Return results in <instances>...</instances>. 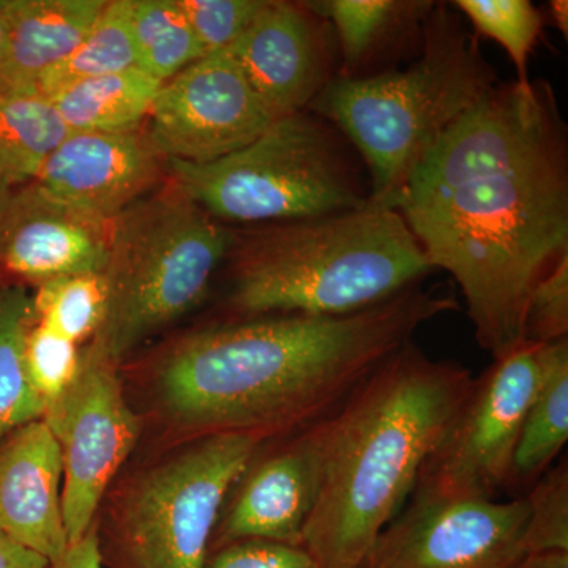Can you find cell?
Segmentation results:
<instances>
[{
	"instance_id": "9c48e42d",
	"label": "cell",
	"mask_w": 568,
	"mask_h": 568,
	"mask_svg": "<svg viewBox=\"0 0 568 568\" xmlns=\"http://www.w3.org/2000/svg\"><path fill=\"white\" fill-rule=\"evenodd\" d=\"M544 376V345L523 343L474 377L410 499H495L508 491L515 450Z\"/></svg>"
},
{
	"instance_id": "7a4b0ae2",
	"label": "cell",
	"mask_w": 568,
	"mask_h": 568,
	"mask_svg": "<svg viewBox=\"0 0 568 568\" xmlns=\"http://www.w3.org/2000/svg\"><path fill=\"white\" fill-rule=\"evenodd\" d=\"M458 308L420 283L349 315L220 321L153 361L149 413L175 443L293 435L332 416L418 328Z\"/></svg>"
},
{
	"instance_id": "d6986e66",
	"label": "cell",
	"mask_w": 568,
	"mask_h": 568,
	"mask_svg": "<svg viewBox=\"0 0 568 568\" xmlns=\"http://www.w3.org/2000/svg\"><path fill=\"white\" fill-rule=\"evenodd\" d=\"M331 24L338 48L339 78L388 71L406 48H420L432 0H323L306 2Z\"/></svg>"
},
{
	"instance_id": "e0dca14e",
	"label": "cell",
	"mask_w": 568,
	"mask_h": 568,
	"mask_svg": "<svg viewBox=\"0 0 568 568\" xmlns=\"http://www.w3.org/2000/svg\"><path fill=\"white\" fill-rule=\"evenodd\" d=\"M61 450L43 420L0 443V532L54 562L69 547Z\"/></svg>"
},
{
	"instance_id": "4316f807",
	"label": "cell",
	"mask_w": 568,
	"mask_h": 568,
	"mask_svg": "<svg viewBox=\"0 0 568 568\" xmlns=\"http://www.w3.org/2000/svg\"><path fill=\"white\" fill-rule=\"evenodd\" d=\"M477 36L497 41L517 70V81L529 82L528 62L541 29L544 14L529 0H457Z\"/></svg>"
},
{
	"instance_id": "9a60e30c",
	"label": "cell",
	"mask_w": 568,
	"mask_h": 568,
	"mask_svg": "<svg viewBox=\"0 0 568 568\" xmlns=\"http://www.w3.org/2000/svg\"><path fill=\"white\" fill-rule=\"evenodd\" d=\"M112 222L62 203L36 182L0 201V268L22 282L103 274Z\"/></svg>"
},
{
	"instance_id": "ac0fdd59",
	"label": "cell",
	"mask_w": 568,
	"mask_h": 568,
	"mask_svg": "<svg viewBox=\"0 0 568 568\" xmlns=\"http://www.w3.org/2000/svg\"><path fill=\"white\" fill-rule=\"evenodd\" d=\"M104 6V0H2L0 88L37 89L81 43Z\"/></svg>"
},
{
	"instance_id": "52a82bcc",
	"label": "cell",
	"mask_w": 568,
	"mask_h": 568,
	"mask_svg": "<svg viewBox=\"0 0 568 568\" xmlns=\"http://www.w3.org/2000/svg\"><path fill=\"white\" fill-rule=\"evenodd\" d=\"M175 186L219 222L271 224L369 204L365 164L316 112L276 119L252 144L216 162H164Z\"/></svg>"
},
{
	"instance_id": "74e56055",
	"label": "cell",
	"mask_w": 568,
	"mask_h": 568,
	"mask_svg": "<svg viewBox=\"0 0 568 568\" xmlns=\"http://www.w3.org/2000/svg\"><path fill=\"white\" fill-rule=\"evenodd\" d=\"M9 190L10 189H7V186L0 185V201H2L3 197H6V194L9 193Z\"/></svg>"
},
{
	"instance_id": "8992f818",
	"label": "cell",
	"mask_w": 568,
	"mask_h": 568,
	"mask_svg": "<svg viewBox=\"0 0 568 568\" xmlns=\"http://www.w3.org/2000/svg\"><path fill=\"white\" fill-rule=\"evenodd\" d=\"M234 233L179 186L149 194L112 222L106 316L95 346L114 365L204 301Z\"/></svg>"
},
{
	"instance_id": "836d02e7",
	"label": "cell",
	"mask_w": 568,
	"mask_h": 568,
	"mask_svg": "<svg viewBox=\"0 0 568 568\" xmlns=\"http://www.w3.org/2000/svg\"><path fill=\"white\" fill-rule=\"evenodd\" d=\"M51 562L39 552L22 547L0 532V568H50Z\"/></svg>"
},
{
	"instance_id": "d590c367",
	"label": "cell",
	"mask_w": 568,
	"mask_h": 568,
	"mask_svg": "<svg viewBox=\"0 0 568 568\" xmlns=\"http://www.w3.org/2000/svg\"><path fill=\"white\" fill-rule=\"evenodd\" d=\"M549 18L564 37H568V2L567 0H551L549 2Z\"/></svg>"
},
{
	"instance_id": "4dcf8cb0",
	"label": "cell",
	"mask_w": 568,
	"mask_h": 568,
	"mask_svg": "<svg viewBox=\"0 0 568 568\" xmlns=\"http://www.w3.org/2000/svg\"><path fill=\"white\" fill-rule=\"evenodd\" d=\"M526 343L549 345L568 338V256L536 284L523 325Z\"/></svg>"
},
{
	"instance_id": "484cf974",
	"label": "cell",
	"mask_w": 568,
	"mask_h": 568,
	"mask_svg": "<svg viewBox=\"0 0 568 568\" xmlns=\"http://www.w3.org/2000/svg\"><path fill=\"white\" fill-rule=\"evenodd\" d=\"M106 308L103 274L61 276L40 284L32 297L33 321L80 346L99 334Z\"/></svg>"
},
{
	"instance_id": "5b68a950",
	"label": "cell",
	"mask_w": 568,
	"mask_h": 568,
	"mask_svg": "<svg viewBox=\"0 0 568 568\" xmlns=\"http://www.w3.org/2000/svg\"><path fill=\"white\" fill-rule=\"evenodd\" d=\"M496 84L477 33L466 31L452 7L435 3L418 58L407 69L336 77L308 110L345 134L361 156L369 203L394 209L429 149Z\"/></svg>"
},
{
	"instance_id": "7402d4cb",
	"label": "cell",
	"mask_w": 568,
	"mask_h": 568,
	"mask_svg": "<svg viewBox=\"0 0 568 568\" xmlns=\"http://www.w3.org/2000/svg\"><path fill=\"white\" fill-rule=\"evenodd\" d=\"M70 133L50 97L37 89L0 88V185L17 189L36 181Z\"/></svg>"
},
{
	"instance_id": "8d00e7d4",
	"label": "cell",
	"mask_w": 568,
	"mask_h": 568,
	"mask_svg": "<svg viewBox=\"0 0 568 568\" xmlns=\"http://www.w3.org/2000/svg\"><path fill=\"white\" fill-rule=\"evenodd\" d=\"M3 36H6V17H3L2 0H0V58H2Z\"/></svg>"
},
{
	"instance_id": "f1b7e54d",
	"label": "cell",
	"mask_w": 568,
	"mask_h": 568,
	"mask_svg": "<svg viewBox=\"0 0 568 568\" xmlns=\"http://www.w3.org/2000/svg\"><path fill=\"white\" fill-rule=\"evenodd\" d=\"M81 351L77 343L33 321L26 336V366L47 405L73 383L81 365Z\"/></svg>"
},
{
	"instance_id": "5bb4252c",
	"label": "cell",
	"mask_w": 568,
	"mask_h": 568,
	"mask_svg": "<svg viewBox=\"0 0 568 568\" xmlns=\"http://www.w3.org/2000/svg\"><path fill=\"white\" fill-rule=\"evenodd\" d=\"M335 33L306 2L265 0L227 50L276 118L308 110L338 77Z\"/></svg>"
},
{
	"instance_id": "6da1fadb",
	"label": "cell",
	"mask_w": 568,
	"mask_h": 568,
	"mask_svg": "<svg viewBox=\"0 0 568 568\" xmlns=\"http://www.w3.org/2000/svg\"><path fill=\"white\" fill-rule=\"evenodd\" d=\"M394 209L454 276L478 346L523 345L536 284L568 256V136L547 81L497 82L452 123Z\"/></svg>"
},
{
	"instance_id": "7c38bea8",
	"label": "cell",
	"mask_w": 568,
	"mask_h": 568,
	"mask_svg": "<svg viewBox=\"0 0 568 568\" xmlns=\"http://www.w3.org/2000/svg\"><path fill=\"white\" fill-rule=\"evenodd\" d=\"M410 500L376 538L365 568H514L528 556L525 496Z\"/></svg>"
},
{
	"instance_id": "4fadbf2b",
	"label": "cell",
	"mask_w": 568,
	"mask_h": 568,
	"mask_svg": "<svg viewBox=\"0 0 568 568\" xmlns=\"http://www.w3.org/2000/svg\"><path fill=\"white\" fill-rule=\"evenodd\" d=\"M325 418L264 440L224 500L211 548L261 538L302 545L323 481Z\"/></svg>"
},
{
	"instance_id": "d6a6232c",
	"label": "cell",
	"mask_w": 568,
	"mask_h": 568,
	"mask_svg": "<svg viewBox=\"0 0 568 568\" xmlns=\"http://www.w3.org/2000/svg\"><path fill=\"white\" fill-rule=\"evenodd\" d=\"M50 568H106L100 556L95 523L84 537L70 544L61 558L51 562Z\"/></svg>"
},
{
	"instance_id": "ba28073f",
	"label": "cell",
	"mask_w": 568,
	"mask_h": 568,
	"mask_svg": "<svg viewBox=\"0 0 568 568\" xmlns=\"http://www.w3.org/2000/svg\"><path fill=\"white\" fill-rule=\"evenodd\" d=\"M264 443L248 435L181 440L112 485L97 515L108 568H204L227 493Z\"/></svg>"
},
{
	"instance_id": "3957f363",
	"label": "cell",
	"mask_w": 568,
	"mask_h": 568,
	"mask_svg": "<svg viewBox=\"0 0 568 568\" xmlns=\"http://www.w3.org/2000/svg\"><path fill=\"white\" fill-rule=\"evenodd\" d=\"M473 383L410 342L325 418L323 481L302 538L317 567L365 568Z\"/></svg>"
},
{
	"instance_id": "cb8c5ba5",
	"label": "cell",
	"mask_w": 568,
	"mask_h": 568,
	"mask_svg": "<svg viewBox=\"0 0 568 568\" xmlns=\"http://www.w3.org/2000/svg\"><path fill=\"white\" fill-rule=\"evenodd\" d=\"M132 0L106 2L81 43L61 63L37 82L44 95L62 91L77 82L134 69Z\"/></svg>"
},
{
	"instance_id": "8fae6325",
	"label": "cell",
	"mask_w": 568,
	"mask_h": 568,
	"mask_svg": "<svg viewBox=\"0 0 568 568\" xmlns=\"http://www.w3.org/2000/svg\"><path fill=\"white\" fill-rule=\"evenodd\" d=\"M227 51L164 82L145 136L163 162L205 164L241 151L276 121Z\"/></svg>"
},
{
	"instance_id": "1f68e13d",
	"label": "cell",
	"mask_w": 568,
	"mask_h": 568,
	"mask_svg": "<svg viewBox=\"0 0 568 568\" xmlns=\"http://www.w3.org/2000/svg\"><path fill=\"white\" fill-rule=\"evenodd\" d=\"M204 568H320L302 545L282 541H231L209 551Z\"/></svg>"
},
{
	"instance_id": "30bf717a",
	"label": "cell",
	"mask_w": 568,
	"mask_h": 568,
	"mask_svg": "<svg viewBox=\"0 0 568 568\" xmlns=\"http://www.w3.org/2000/svg\"><path fill=\"white\" fill-rule=\"evenodd\" d=\"M41 420L61 450L63 521L73 544L91 530L140 443L142 418L130 405L119 366L89 343L73 383L48 403Z\"/></svg>"
},
{
	"instance_id": "603a6c76",
	"label": "cell",
	"mask_w": 568,
	"mask_h": 568,
	"mask_svg": "<svg viewBox=\"0 0 568 568\" xmlns=\"http://www.w3.org/2000/svg\"><path fill=\"white\" fill-rule=\"evenodd\" d=\"M33 323L32 297L21 284H0V443L43 418L47 403L26 366V336Z\"/></svg>"
},
{
	"instance_id": "f546056e",
	"label": "cell",
	"mask_w": 568,
	"mask_h": 568,
	"mask_svg": "<svg viewBox=\"0 0 568 568\" xmlns=\"http://www.w3.org/2000/svg\"><path fill=\"white\" fill-rule=\"evenodd\" d=\"M265 0H179L204 55L230 50Z\"/></svg>"
},
{
	"instance_id": "2e32d148",
	"label": "cell",
	"mask_w": 568,
	"mask_h": 568,
	"mask_svg": "<svg viewBox=\"0 0 568 568\" xmlns=\"http://www.w3.org/2000/svg\"><path fill=\"white\" fill-rule=\"evenodd\" d=\"M163 164L140 130L74 132L48 156L33 182L78 211L114 222L151 193Z\"/></svg>"
},
{
	"instance_id": "e575fe53",
	"label": "cell",
	"mask_w": 568,
	"mask_h": 568,
	"mask_svg": "<svg viewBox=\"0 0 568 568\" xmlns=\"http://www.w3.org/2000/svg\"><path fill=\"white\" fill-rule=\"evenodd\" d=\"M514 568H568V552H544L526 556Z\"/></svg>"
},
{
	"instance_id": "d4e9b609",
	"label": "cell",
	"mask_w": 568,
	"mask_h": 568,
	"mask_svg": "<svg viewBox=\"0 0 568 568\" xmlns=\"http://www.w3.org/2000/svg\"><path fill=\"white\" fill-rule=\"evenodd\" d=\"M136 67L160 82L204 58L179 0H132Z\"/></svg>"
},
{
	"instance_id": "44dd1931",
	"label": "cell",
	"mask_w": 568,
	"mask_h": 568,
	"mask_svg": "<svg viewBox=\"0 0 568 568\" xmlns=\"http://www.w3.org/2000/svg\"><path fill=\"white\" fill-rule=\"evenodd\" d=\"M163 82L138 67L71 84L50 99L70 132L119 133L148 121Z\"/></svg>"
},
{
	"instance_id": "277c9868",
	"label": "cell",
	"mask_w": 568,
	"mask_h": 568,
	"mask_svg": "<svg viewBox=\"0 0 568 568\" xmlns=\"http://www.w3.org/2000/svg\"><path fill=\"white\" fill-rule=\"evenodd\" d=\"M226 260L223 321L349 315L420 284L433 271L399 212L373 203L234 234Z\"/></svg>"
},
{
	"instance_id": "ffe728a7",
	"label": "cell",
	"mask_w": 568,
	"mask_h": 568,
	"mask_svg": "<svg viewBox=\"0 0 568 568\" xmlns=\"http://www.w3.org/2000/svg\"><path fill=\"white\" fill-rule=\"evenodd\" d=\"M568 440V338L544 345V376L519 433L507 493L523 497Z\"/></svg>"
},
{
	"instance_id": "83f0119b",
	"label": "cell",
	"mask_w": 568,
	"mask_h": 568,
	"mask_svg": "<svg viewBox=\"0 0 568 568\" xmlns=\"http://www.w3.org/2000/svg\"><path fill=\"white\" fill-rule=\"evenodd\" d=\"M529 506L526 552H568V463L558 459L525 495Z\"/></svg>"
}]
</instances>
